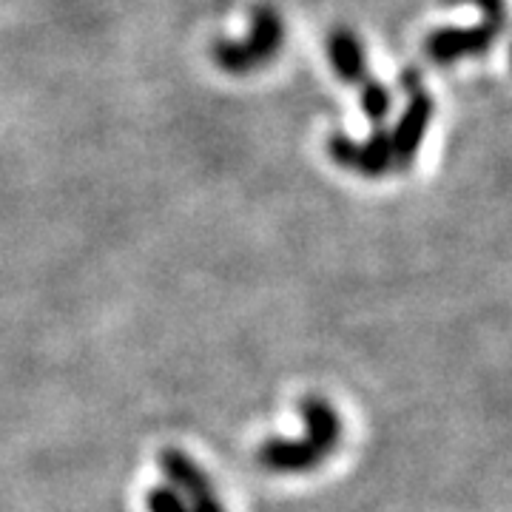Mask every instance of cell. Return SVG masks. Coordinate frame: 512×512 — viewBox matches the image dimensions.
I'll return each mask as SVG.
<instances>
[{"label": "cell", "instance_id": "obj_1", "mask_svg": "<svg viewBox=\"0 0 512 512\" xmlns=\"http://www.w3.org/2000/svg\"><path fill=\"white\" fill-rule=\"evenodd\" d=\"M302 416H305V433L299 439H271L259 450V461L268 470L305 473V470H316V464H322L333 453L339 433H342L336 410L319 399H308L302 404Z\"/></svg>", "mask_w": 512, "mask_h": 512}, {"label": "cell", "instance_id": "obj_2", "mask_svg": "<svg viewBox=\"0 0 512 512\" xmlns=\"http://www.w3.org/2000/svg\"><path fill=\"white\" fill-rule=\"evenodd\" d=\"M163 476L165 484H171L180 498L185 501L188 512H225L222 498L214 490V484L202 473L200 467L183 456L180 450H168L163 453Z\"/></svg>", "mask_w": 512, "mask_h": 512}, {"label": "cell", "instance_id": "obj_3", "mask_svg": "<svg viewBox=\"0 0 512 512\" xmlns=\"http://www.w3.org/2000/svg\"><path fill=\"white\" fill-rule=\"evenodd\" d=\"M407 94H410V103L399 117V126L390 131L396 168H407L416 160L421 143L427 137V128L433 123V111H436L433 97L424 92V86H413V89H407Z\"/></svg>", "mask_w": 512, "mask_h": 512}, {"label": "cell", "instance_id": "obj_4", "mask_svg": "<svg viewBox=\"0 0 512 512\" xmlns=\"http://www.w3.org/2000/svg\"><path fill=\"white\" fill-rule=\"evenodd\" d=\"M498 37V29L478 23V26H444L427 37L424 49L433 63H456L464 57H476L490 52Z\"/></svg>", "mask_w": 512, "mask_h": 512}, {"label": "cell", "instance_id": "obj_5", "mask_svg": "<svg viewBox=\"0 0 512 512\" xmlns=\"http://www.w3.org/2000/svg\"><path fill=\"white\" fill-rule=\"evenodd\" d=\"M328 57L330 66L339 74V80H345L348 86H362L367 77H370V72H367L365 46L348 29H336L328 37Z\"/></svg>", "mask_w": 512, "mask_h": 512}, {"label": "cell", "instance_id": "obj_6", "mask_svg": "<svg viewBox=\"0 0 512 512\" xmlns=\"http://www.w3.org/2000/svg\"><path fill=\"white\" fill-rule=\"evenodd\" d=\"M282 40H285V26L282 18L276 15L271 6H256L254 18H251V32L248 40H242L248 46V52L254 57L256 63H268L276 52L282 49Z\"/></svg>", "mask_w": 512, "mask_h": 512}, {"label": "cell", "instance_id": "obj_7", "mask_svg": "<svg viewBox=\"0 0 512 512\" xmlns=\"http://www.w3.org/2000/svg\"><path fill=\"white\" fill-rule=\"evenodd\" d=\"M390 168H396L390 131L384 126H373V131H370V137H367L365 143H356V163H353V171H359L365 177H384Z\"/></svg>", "mask_w": 512, "mask_h": 512}, {"label": "cell", "instance_id": "obj_8", "mask_svg": "<svg viewBox=\"0 0 512 512\" xmlns=\"http://www.w3.org/2000/svg\"><path fill=\"white\" fill-rule=\"evenodd\" d=\"M211 55H214V63L220 66L222 72L228 74H248L259 66L242 40H228V37H222V40H217V43L211 46Z\"/></svg>", "mask_w": 512, "mask_h": 512}, {"label": "cell", "instance_id": "obj_9", "mask_svg": "<svg viewBox=\"0 0 512 512\" xmlns=\"http://www.w3.org/2000/svg\"><path fill=\"white\" fill-rule=\"evenodd\" d=\"M362 109L373 126H384L387 114L393 109V94L379 77H367L362 83Z\"/></svg>", "mask_w": 512, "mask_h": 512}, {"label": "cell", "instance_id": "obj_10", "mask_svg": "<svg viewBox=\"0 0 512 512\" xmlns=\"http://www.w3.org/2000/svg\"><path fill=\"white\" fill-rule=\"evenodd\" d=\"M148 512H188L185 501L180 498V493L171 487V484H160L148 493Z\"/></svg>", "mask_w": 512, "mask_h": 512}, {"label": "cell", "instance_id": "obj_11", "mask_svg": "<svg viewBox=\"0 0 512 512\" xmlns=\"http://www.w3.org/2000/svg\"><path fill=\"white\" fill-rule=\"evenodd\" d=\"M473 3L484 15L481 23H487V26H493V29L501 32V26L507 23V0H473Z\"/></svg>", "mask_w": 512, "mask_h": 512}]
</instances>
